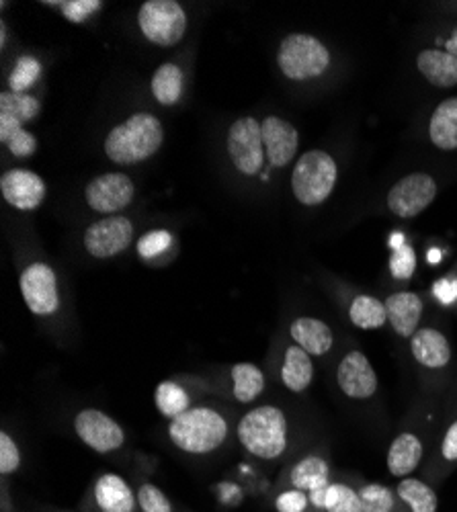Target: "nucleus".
<instances>
[{"label": "nucleus", "instance_id": "nucleus-1", "mask_svg": "<svg viewBox=\"0 0 457 512\" xmlns=\"http://www.w3.org/2000/svg\"><path fill=\"white\" fill-rule=\"evenodd\" d=\"M230 435L228 420L214 408L193 406L169 424V437L177 449L189 455H210Z\"/></svg>", "mask_w": 457, "mask_h": 512}, {"label": "nucleus", "instance_id": "nucleus-2", "mask_svg": "<svg viewBox=\"0 0 457 512\" xmlns=\"http://www.w3.org/2000/svg\"><path fill=\"white\" fill-rule=\"evenodd\" d=\"M236 435L248 455L277 461L287 451V416L277 406H259L240 418Z\"/></svg>", "mask_w": 457, "mask_h": 512}, {"label": "nucleus", "instance_id": "nucleus-3", "mask_svg": "<svg viewBox=\"0 0 457 512\" xmlns=\"http://www.w3.org/2000/svg\"><path fill=\"white\" fill-rule=\"evenodd\" d=\"M162 140V123L152 113H136L109 132L105 154L117 164H136L156 154Z\"/></svg>", "mask_w": 457, "mask_h": 512}, {"label": "nucleus", "instance_id": "nucleus-4", "mask_svg": "<svg viewBox=\"0 0 457 512\" xmlns=\"http://www.w3.org/2000/svg\"><path fill=\"white\" fill-rule=\"evenodd\" d=\"M337 162L322 150H312L300 156L294 166L292 189L300 203L320 205L324 203L337 183Z\"/></svg>", "mask_w": 457, "mask_h": 512}, {"label": "nucleus", "instance_id": "nucleus-5", "mask_svg": "<svg viewBox=\"0 0 457 512\" xmlns=\"http://www.w3.org/2000/svg\"><path fill=\"white\" fill-rule=\"evenodd\" d=\"M277 64L287 78L308 80L326 72L330 54L320 39L306 33H294L281 41Z\"/></svg>", "mask_w": 457, "mask_h": 512}, {"label": "nucleus", "instance_id": "nucleus-6", "mask_svg": "<svg viewBox=\"0 0 457 512\" xmlns=\"http://www.w3.org/2000/svg\"><path fill=\"white\" fill-rule=\"evenodd\" d=\"M138 23L144 37L160 48L177 46L187 31V15L175 0H148L138 13Z\"/></svg>", "mask_w": 457, "mask_h": 512}, {"label": "nucleus", "instance_id": "nucleus-7", "mask_svg": "<svg viewBox=\"0 0 457 512\" xmlns=\"http://www.w3.org/2000/svg\"><path fill=\"white\" fill-rule=\"evenodd\" d=\"M228 154L242 175L253 177L259 173L267 156L263 146V130L257 119L240 117L232 123L228 132Z\"/></svg>", "mask_w": 457, "mask_h": 512}, {"label": "nucleus", "instance_id": "nucleus-8", "mask_svg": "<svg viewBox=\"0 0 457 512\" xmlns=\"http://www.w3.org/2000/svg\"><path fill=\"white\" fill-rule=\"evenodd\" d=\"M21 293L35 316H54L60 308L58 279L46 263H33L21 273Z\"/></svg>", "mask_w": 457, "mask_h": 512}, {"label": "nucleus", "instance_id": "nucleus-9", "mask_svg": "<svg viewBox=\"0 0 457 512\" xmlns=\"http://www.w3.org/2000/svg\"><path fill=\"white\" fill-rule=\"evenodd\" d=\"M74 431L82 443L103 455L121 449L126 443V433L117 420L97 408L80 410L74 418Z\"/></svg>", "mask_w": 457, "mask_h": 512}, {"label": "nucleus", "instance_id": "nucleus-10", "mask_svg": "<svg viewBox=\"0 0 457 512\" xmlns=\"http://www.w3.org/2000/svg\"><path fill=\"white\" fill-rule=\"evenodd\" d=\"M437 197V183L425 173H414L400 179L388 193V207L398 218L410 220L423 213Z\"/></svg>", "mask_w": 457, "mask_h": 512}, {"label": "nucleus", "instance_id": "nucleus-11", "mask_svg": "<svg viewBox=\"0 0 457 512\" xmlns=\"http://www.w3.org/2000/svg\"><path fill=\"white\" fill-rule=\"evenodd\" d=\"M132 236L134 226L128 218L111 216L89 226L85 234V248L95 259H111L130 246Z\"/></svg>", "mask_w": 457, "mask_h": 512}, {"label": "nucleus", "instance_id": "nucleus-12", "mask_svg": "<svg viewBox=\"0 0 457 512\" xmlns=\"http://www.w3.org/2000/svg\"><path fill=\"white\" fill-rule=\"evenodd\" d=\"M87 203L99 213H115L134 199V183L123 173H107L93 179L85 191Z\"/></svg>", "mask_w": 457, "mask_h": 512}, {"label": "nucleus", "instance_id": "nucleus-13", "mask_svg": "<svg viewBox=\"0 0 457 512\" xmlns=\"http://www.w3.org/2000/svg\"><path fill=\"white\" fill-rule=\"evenodd\" d=\"M337 381L343 394L353 400H369L378 392V373L361 351H351L343 357Z\"/></svg>", "mask_w": 457, "mask_h": 512}, {"label": "nucleus", "instance_id": "nucleus-14", "mask_svg": "<svg viewBox=\"0 0 457 512\" xmlns=\"http://www.w3.org/2000/svg\"><path fill=\"white\" fill-rule=\"evenodd\" d=\"M0 191H3L7 203L21 211H31L46 199L44 179L25 168L7 170L3 179H0Z\"/></svg>", "mask_w": 457, "mask_h": 512}, {"label": "nucleus", "instance_id": "nucleus-15", "mask_svg": "<svg viewBox=\"0 0 457 512\" xmlns=\"http://www.w3.org/2000/svg\"><path fill=\"white\" fill-rule=\"evenodd\" d=\"M263 130V146L265 156L275 168H283L294 160L300 144V136L296 127L281 119V117H267L261 123Z\"/></svg>", "mask_w": 457, "mask_h": 512}, {"label": "nucleus", "instance_id": "nucleus-16", "mask_svg": "<svg viewBox=\"0 0 457 512\" xmlns=\"http://www.w3.org/2000/svg\"><path fill=\"white\" fill-rule=\"evenodd\" d=\"M93 506L97 512H138V496L130 482L117 474H103L93 486Z\"/></svg>", "mask_w": 457, "mask_h": 512}, {"label": "nucleus", "instance_id": "nucleus-17", "mask_svg": "<svg viewBox=\"0 0 457 512\" xmlns=\"http://www.w3.org/2000/svg\"><path fill=\"white\" fill-rule=\"evenodd\" d=\"M384 304L394 332L402 338H412V334L419 330V322L423 318L421 297L412 291H398L392 293Z\"/></svg>", "mask_w": 457, "mask_h": 512}, {"label": "nucleus", "instance_id": "nucleus-18", "mask_svg": "<svg viewBox=\"0 0 457 512\" xmlns=\"http://www.w3.org/2000/svg\"><path fill=\"white\" fill-rule=\"evenodd\" d=\"M410 353L427 369H443L451 361V345L443 332L435 328H419L410 338Z\"/></svg>", "mask_w": 457, "mask_h": 512}, {"label": "nucleus", "instance_id": "nucleus-19", "mask_svg": "<svg viewBox=\"0 0 457 512\" xmlns=\"http://www.w3.org/2000/svg\"><path fill=\"white\" fill-rule=\"evenodd\" d=\"M423 455H425V445L419 439V435L402 433L392 441L388 449V457H386L388 472L398 480L410 478V474L419 469Z\"/></svg>", "mask_w": 457, "mask_h": 512}, {"label": "nucleus", "instance_id": "nucleus-20", "mask_svg": "<svg viewBox=\"0 0 457 512\" xmlns=\"http://www.w3.org/2000/svg\"><path fill=\"white\" fill-rule=\"evenodd\" d=\"M294 343L302 347L310 357H324L332 345H335V334L330 326L318 318H298L289 326Z\"/></svg>", "mask_w": 457, "mask_h": 512}, {"label": "nucleus", "instance_id": "nucleus-21", "mask_svg": "<svg viewBox=\"0 0 457 512\" xmlns=\"http://www.w3.org/2000/svg\"><path fill=\"white\" fill-rule=\"evenodd\" d=\"M330 463L322 455H306L292 465L287 474L289 488H298L308 494L328 488L330 484Z\"/></svg>", "mask_w": 457, "mask_h": 512}, {"label": "nucleus", "instance_id": "nucleus-22", "mask_svg": "<svg viewBox=\"0 0 457 512\" xmlns=\"http://www.w3.org/2000/svg\"><path fill=\"white\" fill-rule=\"evenodd\" d=\"M314 379V363L312 357L298 345L287 347L283 355V365H281V381L283 386L294 392L302 394L310 388V383Z\"/></svg>", "mask_w": 457, "mask_h": 512}, {"label": "nucleus", "instance_id": "nucleus-23", "mask_svg": "<svg viewBox=\"0 0 457 512\" xmlns=\"http://www.w3.org/2000/svg\"><path fill=\"white\" fill-rule=\"evenodd\" d=\"M423 76L439 89H449L457 84V58L441 50H425L417 58Z\"/></svg>", "mask_w": 457, "mask_h": 512}, {"label": "nucleus", "instance_id": "nucleus-24", "mask_svg": "<svg viewBox=\"0 0 457 512\" xmlns=\"http://www.w3.org/2000/svg\"><path fill=\"white\" fill-rule=\"evenodd\" d=\"M402 512H439L437 492L419 478H404L396 486Z\"/></svg>", "mask_w": 457, "mask_h": 512}, {"label": "nucleus", "instance_id": "nucleus-25", "mask_svg": "<svg viewBox=\"0 0 457 512\" xmlns=\"http://www.w3.org/2000/svg\"><path fill=\"white\" fill-rule=\"evenodd\" d=\"M431 142L439 150H455L457 148V97L443 101L429 123Z\"/></svg>", "mask_w": 457, "mask_h": 512}, {"label": "nucleus", "instance_id": "nucleus-26", "mask_svg": "<svg viewBox=\"0 0 457 512\" xmlns=\"http://www.w3.org/2000/svg\"><path fill=\"white\" fill-rule=\"evenodd\" d=\"M232 377V394L240 404L255 402L265 390V375L261 367L253 363H236L230 369Z\"/></svg>", "mask_w": 457, "mask_h": 512}, {"label": "nucleus", "instance_id": "nucleus-27", "mask_svg": "<svg viewBox=\"0 0 457 512\" xmlns=\"http://www.w3.org/2000/svg\"><path fill=\"white\" fill-rule=\"evenodd\" d=\"M183 93V70L166 62L156 68L152 76V95L160 105H175Z\"/></svg>", "mask_w": 457, "mask_h": 512}, {"label": "nucleus", "instance_id": "nucleus-28", "mask_svg": "<svg viewBox=\"0 0 457 512\" xmlns=\"http://www.w3.org/2000/svg\"><path fill=\"white\" fill-rule=\"evenodd\" d=\"M349 320L361 330H378L388 322L386 304L373 295H357L349 308Z\"/></svg>", "mask_w": 457, "mask_h": 512}, {"label": "nucleus", "instance_id": "nucleus-29", "mask_svg": "<svg viewBox=\"0 0 457 512\" xmlns=\"http://www.w3.org/2000/svg\"><path fill=\"white\" fill-rule=\"evenodd\" d=\"M154 404L156 410L169 420H175L193 408L187 390L177 381H160L154 392Z\"/></svg>", "mask_w": 457, "mask_h": 512}, {"label": "nucleus", "instance_id": "nucleus-30", "mask_svg": "<svg viewBox=\"0 0 457 512\" xmlns=\"http://www.w3.org/2000/svg\"><path fill=\"white\" fill-rule=\"evenodd\" d=\"M363 512H402L396 490L380 482L361 484L357 488Z\"/></svg>", "mask_w": 457, "mask_h": 512}, {"label": "nucleus", "instance_id": "nucleus-31", "mask_svg": "<svg viewBox=\"0 0 457 512\" xmlns=\"http://www.w3.org/2000/svg\"><path fill=\"white\" fill-rule=\"evenodd\" d=\"M324 512H363L357 488L345 482H330L324 496Z\"/></svg>", "mask_w": 457, "mask_h": 512}, {"label": "nucleus", "instance_id": "nucleus-32", "mask_svg": "<svg viewBox=\"0 0 457 512\" xmlns=\"http://www.w3.org/2000/svg\"><path fill=\"white\" fill-rule=\"evenodd\" d=\"M39 109V101L29 93L7 91L0 95V115H9L21 123L35 119L39 115Z\"/></svg>", "mask_w": 457, "mask_h": 512}, {"label": "nucleus", "instance_id": "nucleus-33", "mask_svg": "<svg viewBox=\"0 0 457 512\" xmlns=\"http://www.w3.org/2000/svg\"><path fill=\"white\" fill-rule=\"evenodd\" d=\"M140 512H175L171 498L152 482H142L136 490Z\"/></svg>", "mask_w": 457, "mask_h": 512}, {"label": "nucleus", "instance_id": "nucleus-34", "mask_svg": "<svg viewBox=\"0 0 457 512\" xmlns=\"http://www.w3.org/2000/svg\"><path fill=\"white\" fill-rule=\"evenodd\" d=\"M39 72H41V66L35 58H31V56L19 58L15 64V70L11 74V89L15 93H25V89H29L31 84L37 80Z\"/></svg>", "mask_w": 457, "mask_h": 512}, {"label": "nucleus", "instance_id": "nucleus-35", "mask_svg": "<svg viewBox=\"0 0 457 512\" xmlns=\"http://www.w3.org/2000/svg\"><path fill=\"white\" fill-rule=\"evenodd\" d=\"M273 508L277 512H312L308 492L298 488L281 490L273 500Z\"/></svg>", "mask_w": 457, "mask_h": 512}, {"label": "nucleus", "instance_id": "nucleus-36", "mask_svg": "<svg viewBox=\"0 0 457 512\" xmlns=\"http://www.w3.org/2000/svg\"><path fill=\"white\" fill-rule=\"evenodd\" d=\"M21 467V451L9 433H0V474L11 476Z\"/></svg>", "mask_w": 457, "mask_h": 512}, {"label": "nucleus", "instance_id": "nucleus-37", "mask_svg": "<svg viewBox=\"0 0 457 512\" xmlns=\"http://www.w3.org/2000/svg\"><path fill=\"white\" fill-rule=\"evenodd\" d=\"M103 7L101 0H66V3H60V9L66 19L72 23H82L95 15Z\"/></svg>", "mask_w": 457, "mask_h": 512}, {"label": "nucleus", "instance_id": "nucleus-38", "mask_svg": "<svg viewBox=\"0 0 457 512\" xmlns=\"http://www.w3.org/2000/svg\"><path fill=\"white\" fill-rule=\"evenodd\" d=\"M171 244H173L171 234L164 232V230H158V232H150V234L140 238L138 252H140L142 259H154V256L162 254Z\"/></svg>", "mask_w": 457, "mask_h": 512}, {"label": "nucleus", "instance_id": "nucleus-39", "mask_svg": "<svg viewBox=\"0 0 457 512\" xmlns=\"http://www.w3.org/2000/svg\"><path fill=\"white\" fill-rule=\"evenodd\" d=\"M414 267H417V256H414L410 246H402L394 256H392V275L396 279H410L414 273Z\"/></svg>", "mask_w": 457, "mask_h": 512}, {"label": "nucleus", "instance_id": "nucleus-40", "mask_svg": "<svg viewBox=\"0 0 457 512\" xmlns=\"http://www.w3.org/2000/svg\"><path fill=\"white\" fill-rule=\"evenodd\" d=\"M439 463L441 465H457V420L449 424L441 445H439Z\"/></svg>", "mask_w": 457, "mask_h": 512}, {"label": "nucleus", "instance_id": "nucleus-41", "mask_svg": "<svg viewBox=\"0 0 457 512\" xmlns=\"http://www.w3.org/2000/svg\"><path fill=\"white\" fill-rule=\"evenodd\" d=\"M7 146L17 158H27L37 150V140H35L33 134H29L27 130H23V127H21V130L11 138V142Z\"/></svg>", "mask_w": 457, "mask_h": 512}, {"label": "nucleus", "instance_id": "nucleus-42", "mask_svg": "<svg viewBox=\"0 0 457 512\" xmlns=\"http://www.w3.org/2000/svg\"><path fill=\"white\" fill-rule=\"evenodd\" d=\"M23 123L9 117V115H0V142H3L5 146L11 142V138L21 130Z\"/></svg>", "mask_w": 457, "mask_h": 512}, {"label": "nucleus", "instance_id": "nucleus-43", "mask_svg": "<svg viewBox=\"0 0 457 512\" xmlns=\"http://www.w3.org/2000/svg\"><path fill=\"white\" fill-rule=\"evenodd\" d=\"M445 48H447V54H451V56H455V58H457V29L453 31L451 39H447Z\"/></svg>", "mask_w": 457, "mask_h": 512}, {"label": "nucleus", "instance_id": "nucleus-44", "mask_svg": "<svg viewBox=\"0 0 457 512\" xmlns=\"http://www.w3.org/2000/svg\"><path fill=\"white\" fill-rule=\"evenodd\" d=\"M0 37H3V39H0V46H5V44H7V29H5V23L0 25Z\"/></svg>", "mask_w": 457, "mask_h": 512}]
</instances>
